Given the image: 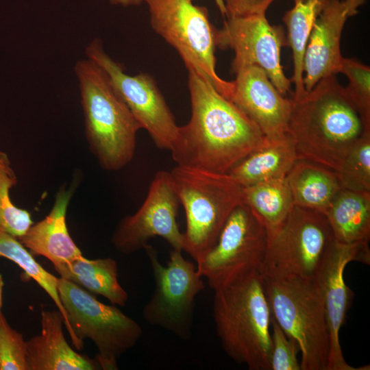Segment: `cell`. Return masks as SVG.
I'll return each instance as SVG.
<instances>
[{
	"mask_svg": "<svg viewBox=\"0 0 370 370\" xmlns=\"http://www.w3.org/2000/svg\"><path fill=\"white\" fill-rule=\"evenodd\" d=\"M41 330L27 341L29 370H97L96 360L80 354L68 343L64 320L58 310L41 312Z\"/></svg>",
	"mask_w": 370,
	"mask_h": 370,
	"instance_id": "ac0fdd59",
	"label": "cell"
},
{
	"mask_svg": "<svg viewBox=\"0 0 370 370\" xmlns=\"http://www.w3.org/2000/svg\"><path fill=\"white\" fill-rule=\"evenodd\" d=\"M60 277L92 294L100 295L111 304L123 306L128 294L118 279V265L111 258L90 260L85 257L53 266Z\"/></svg>",
	"mask_w": 370,
	"mask_h": 370,
	"instance_id": "603a6c76",
	"label": "cell"
},
{
	"mask_svg": "<svg viewBox=\"0 0 370 370\" xmlns=\"http://www.w3.org/2000/svg\"><path fill=\"white\" fill-rule=\"evenodd\" d=\"M214 41L216 47L234 51V73L245 66H257L282 95L291 92V80L281 64V49L288 46L284 30L280 25H271L265 14L226 16L221 28L214 30Z\"/></svg>",
	"mask_w": 370,
	"mask_h": 370,
	"instance_id": "4fadbf2b",
	"label": "cell"
},
{
	"mask_svg": "<svg viewBox=\"0 0 370 370\" xmlns=\"http://www.w3.org/2000/svg\"><path fill=\"white\" fill-rule=\"evenodd\" d=\"M0 370H29L27 341L0 312Z\"/></svg>",
	"mask_w": 370,
	"mask_h": 370,
	"instance_id": "f546056e",
	"label": "cell"
},
{
	"mask_svg": "<svg viewBox=\"0 0 370 370\" xmlns=\"http://www.w3.org/2000/svg\"><path fill=\"white\" fill-rule=\"evenodd\" d=\"M191 116L179 126L170 151L177 165L220 173L260 147L258 126L212 84L188 69Z\"/></svg>",
	"mask_w": 370,
	"mask_h": 370,
	"instance_id": "6da1fadb",
	"label": "cell"
},
{
	"mask_svg": "<svg viewBox=\"0 0 370 370\" xmlns=\"http://www.w3.org/2000/svg\"><path fill=\"white\" fill-rule=\"evenodd\" d=\"M218 10H219L221 14L225 18L227 15V11L225 4V0H214Z\"/></svg>",
	"mask_w": 370,
	"mask_h": 370,
	"instance_id": "836d02e7",
	"label": "cell"
},
{
	"mask_svg": "<svg viewBox=\"0 0 370 370\" xmlns=\"http://www.w3.org/2000/svg\"><path fill=\"white\" fill-rule=\"evenodd\" d=\"M336 243L369 247L370 192L342 188L324 213Z\"/></svg>",
	"mask_w": 370,
	"mask_h": 370,
	"instance_id": "44dd1931",
	"label": "cell"
},
{
	"mask_svg": "<svg viewBox=\"0 0 370 370\" xmlns=\"http://www.w3.org/2000/svg\"><path fill=\"white\" fill-rule=\"evenodd\" d=\"M111 3L123 7L136 6L144 3L145 0H108Z\"/></svg>",
	"mask_w": 370,
	"mask_h": 370,
	"instance_id": "d6a6232c",
	"label": "cell"
},
{
	"mask_svg": "<svg viewBox=\"0 0 370 370\" xmlns=\"http://www.w3.org/2000/svg\"><path fill=\"white\" fill-rule=\"evenodd\" d=\"M149 258L154 280V291L143 308L144 319L182 340L191 336L195 299L205 288L197 267L185 259L182 250L172 249L166 266L159 260L156 249L149 244L144 249Z\"/></svg>",
	"mask_w": 370,
	"mask_h": 370,
	"instance_id": "30bf717a",
	"label": "cell"
},
{
	"mask_svg": "<svg viewBox=\"0 0 370 370\" xmlns=\"http://www.w3.org/2000/svg\"><path fill=\"white\" fill-rule=\"evenodd\" d=\"M4 286V282L2 275L0 273V312H1V308L3 306V291Z\"/></svg>",
	"mask_w": 370,
	"mask_h": 370,
	"instance_id": "e575fe53",
	"label": "cell"
},
{
	"mask_svg": "<svg viewBox=\"0 0 370 370\" xmlns=\"http://www.w3.org/2000/svg\"><path fill=\"white\" fill-rule=\"evenodd\" d=\"M0 257L16 264L26 275L32 278L50 297L58 310L62 314L64 326L73 345L79 349L83 346L69 325L65 310L58 291V278L45 270L33 257L30 251L12 235L0 231Z\"/></svg>",
	"mask_w": 370,
	"mask_h": 370,
	"instance_id": "484cf974",
	"label": "cell"
},
{
	"mask_svg": "<svg viewBox=\"0 0 370 370\" xmlns=\"http://www.w3.org/2000/svg\"><path fill=\"white\" fill-rule=\"evenodd\" d=\"M268 232L245 204L238 205L225 221L215 245L197 262L199 273L213 290L253 271H261Z\"/></svg>",
	"mask_w": 370,
	"mask_h": 370,
	"instance_id": "8fae6325",
	"label": "cell"
},
{
	"mask_svg": "<svg viewBox=\"0 0 370 370\" xmlns=\"http://www.w3.org/2000/svg\"><path fill=\"white\" fill-rule=\"evenodd\" d=\"M329 0H294L293 7L283 16L287 29V44L292 50L295 90L292 98L297 99L306 93L304 85L303 63L306 47L321 12Z\"/></svg>",
	"mask_w": 370,
	"mask_h": 370,
	"instance_id": "cb8c5ba5",
	"label": "cell"
},
{
	"mask_svg": "<svg viewBox=\"0 0 370 370\" xmlns=\"http://www.w3.org/2000/svg\"><path fill=\"white\" fill-rule=\"evenodd\" d=\"M74 71L89 148L102 169L120 170L134 157L141 127L95 62L81 59Z\"/></svg>",
	"mask_w": 370,
	"mask_h": 370,
	"instance_id": "277c9868",
	"label": "cell"
},
{
	"mask_svg": "<svg viewBox=\"0 0 370 370\" xmlns=\"http://www.w3.org/2000/svg\"><path fill=\"white\" fill-rule=\"evenodd\" d=\"M262 275L272 318L296 341L301 352V369L328 370L330 334L317 281Z\"/></svg>",
	"mask_w": 370,
	"mask_h": 370,
	"instance_id": "8992f818",
	"label": "cell"
},
{
	"mask_svg": "<svg viewBox=\"0 0 370 370\" xmlns=\"http://www.w3.org/2000/svg\"><path fill=\"white\" fill-rule=\"evenodd\" d=\"M217 334L226 354L250 370H270L271 312L256 270L214 290Z\"/></svg>",
	"mask_w": 370,
	"mask_h": 370,
	"instance_id": "3957f363",
	"label": "cell"
},
{
	"mask_svg": "<svg viewBox=\"0 0 370 370\" xmlns=\"http://www.w3.org/2000/svg\"><path fill=\"white\" fill-rule=\"evenodd\" d=\"M335 243L323 213L294 205L281 227L268 235L261 272L316 281Z\"/></svg>",
	"mask_w": 370,
	"mask_h": 370,
	"instance_id": "ba28073f",
	"label": "cell"
},
{
	"mask_svg": "<svg viewBox=\"0 0 370 370\" xmlns=\"http://www.w3.org/2000/svg\"><path fill=\"white\" fill-rule=\"evenodd\" d=\"M352 261L369 264V247L336 242L316 280L321 293L330 334L328 370L367 369L348 365L340 345V330L345 321L352 297V292L344 280V271L346 265Z\"/></svg>",
	"mask_w": 370,
	"mask_h": 370,
	"instance_id": "9a60e30c",
	"label": "cell"
},
{
	"mask_svg": "<svg viewBox=\"0 0 370 370\" xmlns=\"http://www.w3.org/2000/svg\"><path fill=\"white\" fill-rule=\"evenodd\" d=\"M86 58L106 73L114 89L145 130L157 147L170 149L179 126L153 77L147 73L131 75L95 38L85 49Z\"/></svg>",
	"mask_w": 370,
	"mask_h": 370,
	"instance_id": "7c38bea8",
	"label": "cell"
},
{
	"mask_svg": "<svg viewBox=\"0 0 370 370\" xmlns=\"http://www.w3.org/2000/svg\"><path fill=\"white\" fill-rule=\"evenodd\" d=\"M298 160L287 133L267 138L263 144L234 166L229 174L242 186L284 178Z\"/></svg>",
	"mask_w": 370,
	"mask_h": 370,
	"instance_id": "ffe728a7",
	"label": "cell"
},
{
	"mask_svg": "<svg viewBox=\"0 0 370 370\" xmlns=\"http://www.w3.org/2000/svg\"><path fill=\"white\" fill-rule=\"evenodd\" d=\"M336 173L343 188L370 192V132L352 148Z\"/></svg>",
	"mask_w": 370,
	"mask_h": 370,
	"instance_id": "83f0119b",
	"label": "cell"
},
{
	"mask_svg": "<svg viewBox=\"0 0 370 370\" xmlns=\"http://www.w3.org/2000/svg\"><path fill=\"white\" fill-rule=\"evenodd\" d=\"M340 73L348 79L345 87L348 97L370 127V68L358 61L343 58Z\"/></svg>",
	"mask_w": 370,
	"mask_h": 370,
	"instance_id": "f1b7e54d",
	"label": "cell"
},
{
	"mask_svg": "<svg viewBox=\"0 0 370 370\" xmlns=\"http://www.w3.org/2000/svg\"><path fill=\"white\" fill-rule=\"evenodd\" d=\"M58 291L69 325L77 338L90 339L98 350L96 360L103 370L118 369L117 362L142 336V328L114 304L99 301L79 285L58 278Z\"/></svg>",
	"mask_w": 370,
	"mask_h": 370,
	"instance_id": "9c48e42d",
	"label": "cell"
},
{
	"mask_svg": "<svg viewBox=\"0 0 370 370\" xmlns=\"http://www.w3.org/2000/svg\"><path fill=\"white\" fill-rule=\"evenodd\" d=\"M170 174L186 230L184 250L197 262L216 243L232 210L243 203V186L229 173L176 165Z\"/></svg>",
	"mask_w": 370,
	"mask_h": 370,
	"instance_id": "5b68a950",
	"label": "cell"
},
{
	"mask_svg": "<svg viewBox=\"0 0 370 370\" xmlns=\"http://www.w3.org/2000/svg\"><path fill=\"white\" fill-rule=\"evenodd\" d=\"M235 74L230 101L258 126L265 137L286 134L292 98L282 95L257 66L243 67Z\"/></svg>",
	"mask_w": 370,
	"mask_h": 370,
	"instance_id": "e0dca14e",
	"label": "cell"
},
{
	"mask_svg": "<svg viewBox=\"0 0 370 370\" xmlns=\"http://www.w3.org/2000/svg\"><path fill=\"white\" fill-rule=\"evenodd\" d=\"M195 0H145L150 25L179 53L187 69L210 82L230 100L233 83L216 71L214 30L206 7Z\"/></svg>",
	"mask_w": 370,
	"mask_h": 370,
	"instance_id": "52a82bcc",
	"label": "cell"
},
{
	"mask_svg": "<svg viewBox=\"0 0 370 370\" xmlns=\"http://www.w3.org/2000/svg\"><path fill=\"white\" fill-rule=\"evenodd\" d=\"M73 188H62L49 214L32 224L19 241L32 253L48 259L53 266L83 258L69 232L66 216Z\"/></svg>",
	"mask_w": 370,
	"mask_h": 370,
	"instance_id": "d6986e66",
	"label": "cell"
},
{
	"mask_svg": "<svg viewBox=\"0 0 370 370\" xmlns=\"http://www.w3.org/2000/svg\"><path fill=\"white\" fill-rule=\"evenodd\" d=\"M286 179L294 205L323 214L343 188L336 171L306 160H297Z\"/></svg>",
	"mask_w": 370,
	"mask_h": 370,
	"instance_id": "7402d4cb",
	"label": "cell"
},
{
	"mask_svg": "<svg viewBox=\"0 0 370 370\" xmlns=\"http://www.w3.org/2000/svg\"><path fill=\"white\" fill-rule=\"evenodd\" d=\"M271 328L270 370H301L297 356L299 347L296 341L289 338L272 317Z\"/></svg>",
	"mask_w": 370,
	"mask_h": 370,
	"instance_id": "4dcf8cb0",
	"label": "cell"
},
{
	"mask_svg": "<svg viewBox=\"0 0 370 370\" xmlns=\"http://www.w3.org/2000/svg\"><path fill=\"white\" fill-rule=\"evenodd\" d=\"M243 204L263 223L268 235L281 227L294 206L286 177L244 187Z\"/></svg>",
	"mask_w": 370,
	"mask_h": 370,
	"instance_id": "d4e9b609",
	"label": "cell"
},
{
	"mask_svg": "<svg viewBox=\"0 0 370 370\" xmlns=\"http://www.w3.org/2000/svg\"><path fill=\"white\" fill-rule=\"evenodd\" d=\"M366 0H329L310 32L304 56V85L309 92L321 79L340 73L341 37L349 18Z\"/></svg>",
	"mask_w": 370,
	"mask_h": 370,
	"instance_id": "2e32d148",
	"label": "cell"
},
{
	"mask_svg": "<svg viewBox=\"0 0 370 370\" xmlns=\"http://www.w3.org/2000/svg\"><path fill=\"white\" fill-rule=\"evenodd\" d=\"M16 184L10 161L7 154L0 151V231L18 238L33 221L29 212L15 206L10 199V191Z\"/></svg>",
	"mask_w": 370,
	"mask_h": 370,
	"instance_id": "4316f807",
	"label": "cell"
},
{
	"mask_svg": "<svg viewBox=\"0 0 370 370\" xmlns=\"http://www.w3.org/2000/svg\"><path fill=\"white\" fill-rule=\"evenodd\" d=\"M275 0H225L226 16L263 14ZM225 16V17H226Z\"/></svg>",
	"mask_w": 370,
	"mask_h": 370,
	"instance_id": "1f68e13d",
	"label": "cell"
},
{
	"mask_svg": "<svg viewBox=\"0 0 370 370\" xmlns=\"http://www.w3.org/2000/svg\"><path fill=\"white\" fill-rule=\"evenodd\" d=\"M292 99L286 133L298 160L336 171L352 148L370 132L336 75L321 79L304 96Z\"/></svg>",
	"mask_w": 370,
	"mask_h": 370,
	"instance_id": "7a4b0ae2",
	"label": "cell"
},
{
	"mask_svg": "<svg viewBox=\"0 0 370 370\" xmlns=\"http://www.w3.org/2000/svg\"><path fill=\"white\" fill-rule=\"evenodd\" d=\"M179 199L170 172H157L140 208L123 218L112 237V243L121 254H131L148 245L154 237L164 238L173 249L184 250L177 214Z\"/></svg>",
	"mask_w": 370,
	"mask_h": 370,
	"instance_id": "5bb4252c",
	"label": "cell"
}]
</instances>
